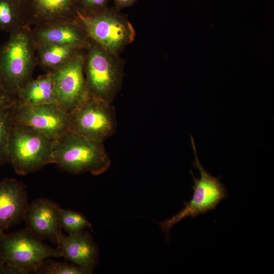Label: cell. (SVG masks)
<instances>
[{
    "mask_svg": "<svg viewBox=\"0 0 274 274\" xmlns=\"http://www.w3.org/2000/svg\"><path fill=\"white\" fill-rule=\"evenodd\" d=\"M37 49L31 27L28 26L10 33L0 45V82L3 92L16 96L19 89L32 79Z\"/></svg>",
    "mask_w": 274,
    "mask_h": 274,
    "instance_id": "1",
    "label": "cell"
},
{
    "mask_svg": "<svg viewBox=\"0 0 274 274\" xmlns=\"http://www.w3.org/2000/svg\"><path fill=\"white\" fill-rule=\"evenodd\" d=\"M53 163L73 174L89 172L94 176L107 171L111 159L103 142L68 132L54 141Z\"/></svg>",
    "mask_w": 274,
    "mask_h": 274,
    "instance_id": "2",
    "label": "cell"
},
{
    "mask_svg": "<svg viewBox=\"0 0 274 274\" xmlns=\"http://www.w3.org/2000/svg\"><path fill=\"white\" fill-rule=\"evenodd\" d=\"M54 141L39 130L14 120L7 148V160L20 175L53 163Z\"/></svg>",
    "mask_w": 274,
    "mask_h": 274,
    "instance_id": "3",
    "label": "cell"
},
{
    "mask_svg": "<svg viewBox=\"0 0 274 274\" xmlns=\"http://www.w3.org/2000/svg\"><path fill=\"white\" fill-rule=\"evenodd\" d=\"M4 274L36 273L42 263L51 258L62 257L59 249L45 244L27 228L1 234Z\"/></svg>",
    "mask_w": 274,
    "mask_h": 274,
    "instance_id": "4",
    "label": "cell"
},
{
    "mask_svg": "<svg viewBox=\"0 0 274 274\" xmlns=\"http://www.w3.org/2000/svg\"><path fill=\"white\" fill-rule=\"evenodd\" d=\"M190 140L194 154L192 165L199 171L200 177L196 178L193 172L190 171L193 181L192 187L193 193L191 199L184 202L185 207L177 214L158 222L167 237L170 229L178 222L186 217L194 218L214 210L221 201L228 197L227 189L221 182L220 178L213 176L201 164L192 136Z\"/></svg>",
    "mask_w": 274,
    "mask_h": 274,
    "instance_id": "5",
    "label": "cell"
},
{
    "mask_svg": "<svg viewBox=\"0 0 274 274\" xmlns=\"http://www.w3.org/2000/svg\"><path fill=\"white\" fill-rule=\"evenodd\" d=\"M75 20L91 41L115 55L135 36L130 22L108 8L88 13L77 10Z\"/></svg>",
    "mask_w": 274,
    "mask_h": 274,
    "instance_id": "6",
    "label": "cell"
},
{
    "mask_svg": "<svg viewBox=\"0 0 274 274\" xmlns=\"http://www.w3.org/2000/svg\"><path fill=\"white\" fill-rule=\"evenodd\" d=\"M86 51L84 72L88 95L112 103L122 81L121 68L115 54L92 41Z\"/></svg>",
    "mask_w": 274,
    "mask_h": 274,
    "instance_id": "7",
    "label": "cell"
},
{
    "mask_svg": "<svg viewBox=\"0 0 274 274\" xmlns=\"http://www.w3.org/2000/svg\"><path fill=\"white\" fill-rule=\"evenodd\" d=\"M70 132L103 142L116 130L115 108L106 100L90 96L68 113Z\"/></svg>",
    "mask_w": 274,
    "mask_h": 274,
    "instance_id": "8",
    "label": "cell"
},
{
    "mask_svg": "<svg viewBox=\"0 0 274 274\" xmlns=\"http://www.w3.org/2000/svg\"><path fill=\"white\" fill-rule=\"evenodd\" d=\"M84 63V56L81 54L50 71L57 104L67 113L88 96Z\"/></svg>",
    "mask_w": 274,
    "mask_h": 274,
    "instance_id": "9",
    "label": "cell"
},
{
    "mask_svg": "<svg viewBox=\"0 0 274 274\" xmlns=\"http://www.w3.org/2000/svg\"><path fill=\"white\" fill-rule=\"evenodd\" d=\"M13 113L16 121L39 130L54 141L70 132L68 114L57 104L29 105L17 100Z\"/></svg>",
    "mask_w": 274,
    "mask_h": 274,
    "instance_id": "10",
    "label": "cell"
},
{
    "mask_svg": "<svg viewBox=\"0 0 274 274\" xmlns=\"http://www.w3.org/2000/svg\"><path fill=\"white\" fill-rule=\"evenodd\" d=\"M60 207L47 198H38L29 204L24 220L27 228L40 239L57 244L62 233Z\"/></svg>",
    "mask_w": 274,
    "mask_h": 274,
    "instance_id": "11",
    "label": "cell"
},
{
    "mask_svg": "<svg viewBox=\"0 0 274 274\" xmlns=\"http://www.w3.org/2000/svg\"><path fill=\"white\" fill-rule=\"evenodd\" d=\"M28 204L26 187L22 182L11 178L0 181V233L24 220Z\"/></svg>",
    "mask_w": 274,
    "mask_h": 274,
    "instance_id": "12",
    "label": "cell"
},
{
    "mask_svg": "<svg viewBox=\"0 0 274 274\" xmlns=\"http://www.w3.org/2000/svg\"><path fill=\"white\" fill-rule=\"evenodd\" d=\"M31 30L37 47L53 44L74 46L86 50L91 43L75 19L33 27Z\"/></svg>",
    "mask_w": 274,
    "mask_h": 274,
    "instance_id": "13",
    "label": "cell"
},
{
    "mask_svg": "<svg viewBox=\"0 0 274 274\" xmlns=\"http://www.w3.org/2000/svg\"><path fill=\"white\" fill-rule=\"evenodd\" d=\"M26 25L35 27L57 21L75 19V0H24Z\"/></svg>",
    "mask_w": 274,
    "mask_h": 274,
    "instance_id": "14",
    "label": "cell"
},
{
    "mask_svg": "<svg viewBox=\"0 0 274 274\" xmlns=\"http://www.w3.org/2000/svg\"><path fill=\"white\" fill-rule=\"evenodd\" d=\"M57 245L62 257L92 273L97 262L98 251L89 232L84 230L68 235L62 233Z\"/></svg>",
    "mask_w": 274,
    "mask_h": 274,
    "instance_id": "15",
    "label": "cell"
},
{
    "mask_svg": "<svg viewBox=\"0 0 274 274\" xmlns=\"http://www.w3.org/2000/svg\"><path fill=\"white\" fill-rule=\"evenodd\" d=\"M16 97L19 102L26 105L57 104L51 72L36 79H31L19 89Z\"/></svg>",
    "mask_w": 274,
    "mask_h": 274,
    "instance_id": "16",
    "label": "cell"
},
{
    "mask_svg": "<svg viewBox=\"0 0 274 274\" xmlns=\"http://www.w3.org/2000/svg\"><path fill=\"white\" fill-rule=\"evenodd\" d=\"M83 50H86L71 45L53 44L39 45L37 49L36 63L50 72L82 54Z\"/></svg>",
    "mask_w": 274,
    "mask_h": 274,
    "instance_id": "17",
    "label": "cell"
},
{
    "mask_svg": "<svg viewBox=\"0 0 274 274\" xmlns=\"http://www.w3.org/2000/svg\"><path fill=\"white\" fill-rule=\"evenodd\" d=\"M27 26L20 0H0V30L9 33Z\"/></svg>",
    "mask_w": 274,
    "mask_h": 274,
    "instance_id": "18",
    "label": "cell"
},
{
    "mask_svg": "<svg viewBox=\"0 0 274 274\" xmlns=\"http://www.w3.org/2000/svg\"><path fill=\"white\" fill-rule=\"evenodd\" d=\"M59 219L61 227L70 235L78 233L85 229L93 230L91 223L78 212L60 208Z\"/></svg>",
    "mask_w": 274,
    "mask_h": 274,
    "instance_id": "19",
    "label": "cell"
},
{
    "mask_svg": "<svg viewBox=\"0 0 274 274\" xmlns=\"http://www.w3.org/2000/svg\"><path fill=\"white\" fill-rule=\"evenodd\" d=\"M15 102L0 109V166L7 162V148L14 122L13 107Z\"/></svg>",
    "mask_w": 274,
    "mask_h": 274,
    "instance_id": "20",
    "label": "cell"
},
{
    "mask_svg": "<svg viewBox=\"0 0 274 274\" xmlns=\"http://www.w3.org/2000/svg\"><path fill=\"white\" fill-rule=\"evenodd\" d=\"M37 273L41 274H90L81 267L74 263L57 261L48 258L39 267Z\"/></svg>",
    "mask_w": 274,
    "mask_h": 274,
    "instance_id": "21",
    "label": "cell"
},
{
    "mask_svg": "<svg viewBox=\"0 0 274 274\" xmlns=\"http://www.w3.org/2000/svg\"><path fill=\"white\" fill-rule=\"evenodd\" d=\"M110 0H75L77 10L82 13H93L108 8Z\"/></svg>",
    "mask_w": 274,
    "mask_h": 274,
    "instance_id": "22",
    "label": "cell"
},
{
    "mask_svg": "<svg viewBox=\"0 0 274 274\" xmlns=\"http://www.w3.org/2000/svg\"><path fill=\"white\" fill-rule=\"evenodd\" d=\"M16 100V96L0 91V109L12 105Z\"/></svg>",
    "mask_w": 274,
    "mask_h": 274,
    "instance_id": "23",
    "label": "cell"
},
{
    "mask_svg": "<svg viewBox=\"0 0 274 274\" xmlns=\"http://www.w3.org/2000/svg\"><path fill=\"white\" fill-rule=\"evenodd\" d=\"M116 7L121 9L132 5L136 0H113Z\"/></svg>",
    "mask_w": 274,
    "mask_h": 274,
    "instance_id": "24",
    "label": "cell"
},
{
    "mask_svg": "<svg viewBox=\"0 0 274 274\" xmlns=\"http://www.w3.org/2000/svg\"><path fill=\"white\" fill-rule=\"evenodd\" d=\"M3 232L0 233V274H4V261H3V258L1 243V234Z\"/></svg>",
    "mask_w": 274,
    "mask_h": 274,
    "instance_id": "25",
    "label": "cell"
},
{
    "mask_svg": "<svg viewBox=\"0 0 274 274\" xmlns=\"http://www.w3.org/2000/svg\"><path fill=\"white\" fill-rule=\"evenodd\" d=\"M0 91H3L2 89H1V82H0Z\"/></svg>",
    "mask_w": 274,
    "mask_h": 274,
    "instance_id": "26",
    "label": "cell"
},
{
    "mask_svg": "<svg viewBox=\"0 0 274 274\" xmlns=\"http://www.w3.org/2000/svg\"><path fill=\"white\" fill-rule=\"evenodd\" d=\"M21 1V2H22L23 3V2L24 1V0H20Z\"/></svg>",
    "mask_w": 274,
    "mask_h": 274,
    "instance_id": "27",
    "label": "cell"
}]
</instances>
